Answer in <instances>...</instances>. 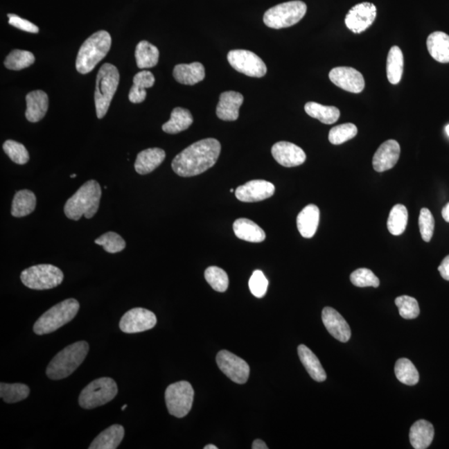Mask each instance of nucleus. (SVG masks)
<instances>
[{
	"label": "nucleus",
	"mask_w": 449,
	"mask_h": 449,
	"mask_svg": "<svg viewBox=\"0 0 449 449\" xmlns=\"http://www.w3.org/2000/svg\"><path fill=\"white\" fill-rule=\"evenodd\" d=\"M173 76L182 85H195L205 78V68L198 62L189 64H178L175 66Z\"/></svg>",
	"instance_id": "24"
},
{
	"label": "nucleus",
	"mask_w": 449,
	"mask_h": 449,
	"mask_svg": "<svg viewBox=\"0 0 449 449\" xmlns=\"http://www.w3.org/2000/svg\"><path fill=\"white\" fill-rule=\"evenodd\" d=\"M351 281L357 287H369L374 288L380 286V282L372 270L367 268H360L355 270L351 274Z\"/></svg>",
	"instance_id": "44"
},
{
	"label": "nucleus",
	"mask_w": 449,
	"mask_h": 449,
	"mask_svg": "<svg viewBox=\"0 0 449 449\" xmlns=\"http://www.w3.org/2000/svg\"><path fill=\"white\" fill-rule=\"evenodd\" d=\"M358 129L355 124L344 123L334 127L328 133V141L334 145H340L351 140L357 135Z\"/></svg>",
	"instance_id": "41"
},
{
	"label": "nucleus",
	"mask_w": 449,
	"mask_h": 449,
	"mask_svg": "<svg viewBox=\"0 0 449 449\" xmlns=\"http://www.w3.org/2000/svg\"><path fill=\"white\" fill-rule=\"evenodd\" d=\"M36 195L29 190L17 191L12 202L11 214L15 218H24L35 210Z\"/></svg>",
	"instance_id": "30"
},
{
	"label": "nucleus",
	"mask_w": 449,
	"mask_h": 449,
	"mask_svg": "<svg viewBox=\"0 0 449 449\" xmlns=\"http://www.w3.org/2000/svg\"><path fill=\"white\" fill-rule=\"evenodd\" d=\"M445 131H446L447 135L449 137V125L445 127Z\"/></svg>",
	"instance_id": "54"
},
{
	"label": "nucleus",
	"mask_w": 449,
	"mask_h": 449,
	"mask_svg": "<svg viewBox=\"0 0 449 449\" xmlns=\"http://www.w3.org/2000/svg\"><path fill=\"white\" fill-rule=\"evenodd\" d=\"M306 4L302 1H290L278 4L265 12L263 21L266 26L281 29L293 26L306 15Z\"/></svg>",
	"instance_id": "9"
},
{
	"label": "nucleus",
	"mask_w": 449,
	"mask_h": 449,
	"mask_svg": "<svg viewBox=\"0 0 449 449\" xmlns=\"http://www.w3.org/2000/svg\"><path fill=\"white\" fill-rule=\"evenodd\" d=\"M427 48L436 61L449 62V36L443 32H434L428 37Z\"/></svg>",
	"instance_id": "28"
},
{
	"label": "nucleus",
	"mask_w": 449,
	"mask_h": 449,
	"mask_svg": "<svg viewBox=\"0 0 449 449\" xmlns=\"http://www.w3.org/2000/svg\"><path fill=\"white\" fill-rule=\"evenodd\" d=\"M400 156V146L397 141L388 140L378 148L373 157V169L378 173L392 169Z\"/></svg>",
	"instance_id": "19"
},
{
	"label": "nucleus",
	"mask_w": 449,
	"mask_h": 449,
	"mask_svg": "<svg viewBox=\"0 0 449 449\" xmlns=\"http://www.w3.org/2000/svg\"><path fill=\"white\" fill-rule=\"evenodd\" d=\"M120 74L118 69L111 64H104L98 71L94 94L96 114L99 119L107 114L112 98L118 89Z\"/></svg>",
	"instance_id": "6"
},
{
	"label": "nucleus",
	"mask_w": 449,
	"mask_h": 449,
	"mask_svg": "<svg viewBox=\"0 0 449 449\" xmlns=\"http://www.w3.org/2000/svg\"><path fill=\"white\" fill-rule=\"evenodd\" d=\"M403 54L400 48L394 46L391 48L387 58V78L392 85H398L401 81L403 73Z\"/></svg>",
	"instance_id": "32"
},
{
	"label": "nucleus",
	"mask_w": 449,
	"mask_h": 449,
	"mask_svg": "<svg viewBox=\"0 0 449 449\" xmlns=\"http://www.w3.org/2000/svg\"><path fill=\"white\" fill-rule=\"evenodd\" d=\"M407 208L402 204H397L390 211V213L387 222L388 230L393 236H400L405 232L407 224Z\"/></svg>",
	"instance_id": "35"
},
{
	"label": "nucleus",
	"mask_w": 449,
	"mask_h": 449,
	"mask_svg": "<svg viewBox=\"0 0 449 449\" xmlns=\"http://www.w3.org/2000/svg\"><path fill=\"white\" fill-rule=\"evenodd\" d=\"M166 152L161 148H148L139 153L135 161L136 172L140 175L151 173L165 160Z\"/></svg>",
	"instance_id": "22"
},
{
	"label": "nucleus",
	"mask_w": 449,
	"mask_h": 449,
	"mask_svg": "<svg viewBox=\"0 0 449 449\" xmlns=\"http://www.w3.org/2000/svg\"><path fill=\"white\" fill-rule=\"evenodd\" d=\"M89 351V344L86 341L69 345L50 361L46 369L47 376L53 380L68 378L82 364Z\"/></svg>",
	"instance_id": "3"
},
{
	"label": "nucleus",
	"mask_w": 449,
	"mask_h": 449,
	"mask_svg": "<svg viewBox=\"0 0 449 449\" xmlns=\"http://www.w3.org/2000/svg\"><path fill=\"white\" fill-rule=\"evenodd\" d=\"M205 278L208 284L218 292H224L228 288L229 278L224 270L218 266H210L206 270Z\"/></svg>",
	"instance_id": "40"
},
{
	"label": "nucleus",
	"mask_w": 449,
	"mask_h": 449,
	"mask_svg": "<svg viewBox=\"0 0 449 449\" xmlns=\"http://www.w3.org/2000/svg\"><path fill=\"white\" fill-rule=\"evenodd\" d=\"M155 83V77L150 71H141L133 78V85L141 87V89H149Z\"/></svg>",
	"instance_id": "48"
},
{
	"label": "nucleus",
	"mask_w": 449,
	"mask_h": 449,
	"mask_svg": "<svg viewBox=\"0 0 449 449\" xmlns=\"http://www.w3.org/2000/svg\"><path fill=\"white\" fill-rule=\"evenodd\" d=\"M305 111L311 118L318 119L324 124H333L339 120L340 112L333 106H324L322 104L309 102L306 104Z\"/></svg>",
	"instance_id": "34"
},
{
	"label": "nucleus",
	"mask_w": 449,
	"mask_h": 449,
	"mask_svg": "<svg viewBox=\"0 0 449 449\" xmlns=\"http://www.w3.org/2000/svg\"><path fill=\"white\" fill-rule=\"evenodd\" d=\"M322 322L328 332L340 342L346 343L351 339V327L343 316L333 308H324L322 311Z\"/></svg>",
	"instance_id": "18"
},
{
	"label": "nucleus",
	"mask_w": 449,
	"mask_h": 449,
	"mask_svg": "<svg viewBox=\"0 0 449 449\" xmlns=\"http://www.w3.org/2000/svg\"><path fill=\"white\" fill-rule=\"evenodd\" d=\"M434 218L428 208H422L420 211L419 224L422 238L425 243H430L434 235Z\"/></svg>",
	"instance_id": "45"
},
{
	"label": "nucleus",
	"mask_w": 449,
	"mask_h": 449,
	"mask_svg": "<svg viewBox=\"0 0 449 449\" xmlns=\"http://www.w3.org/2000/svg\"><path fill=\"white\" fill-rule=\"evenodd\" d=\"M222 146L215 139H206L189 146L175 157L172 168L182 177L197 176L218 161Z\"/></svg>",
	"instance_id": "1"
},
{
	"label": "nucleus",
	"mask_w": 449,
	"mask_h": 449,
	"mask_svg": "<svg viewBox=\"0 0 449 449\" xmlns=\"http://www.w3.org/2000/svg\"><path fill=\"white\" fill-rule=\"evenodd\" d=\"M439 272L444 280L449 281V256L445 257L439 266Z\"/></svg>",
	"instance_id": "50"
},
{
	"label": "nucleus",
	"mask_w": 449,
	"mask_h": 449,
	"mask_svg": "<svg viewBox=\"0 0 449 449\" xmlns=\"http://www.w3.org/2000/svg\"><path fill=\"white\" fill-rule=\"evenodd\" d=\"M3 149L8 157L19 165L26 164L29 161V154L26 148L22 143L14 140L4 141Z\"/></svg>",
	"instance_id": "42"
},
{
	"label": "nucleus",
	"mask_w": 449,
	"mask_h": 449,
	"mask_svg": "<svg viewBox=\"0 0 449 449\" xmlns=\"http://www.w3.org/2000/svg\"><path fill=\"white\" fill-rule=\"evenodd\" d=\"M127 405H123V406L122 407V410L123 411V410H126V409H127Z\"/></svg>",
	"instance_id": "55"
},
{
	"label": "nucleus",
	"mask_w": 449,
	"mask_h": 449,
	"mask_svg": "<svg viewBox=\"0 0 449 449\" xmlns=\"http://www.w3.org/2000/svg\"><path fill=\"white\" fill-rule=\"evenodd\" d=\"M124 435V428L120 424H114L96 437L89 448L116 449L122 443Z\"/></svg>",
	"instance_id": "26"
},
{
	"label": "nucleus",
	"mask_w": 449,
	"mask_h": 449,
	"mask_svg": "<svg viewBox=\"0 0 449 449\" xmlns=\"http://www.w3.org/2000/svg\"><path fill=\"white\" fill-rule=\"evenodd\" d=\"M331 81L341 89L353 94H360L364 90L365 82L359 71L349 67H338L328 74Z\"/></svg>",
	"instance_id": "15"
},
{
	"label": "nucleus",
	"mask_w": 449,
	"mask_h": 449,
	"mask_svg": "<svg viewBox=\"0 0 449 449\" xmlns=\"http://www.w3.org/2000/svg\"><path fill=\"white\" fill-rule=\"evenodd\" d=\"M193 123V115L189 110L186 108L176 107L173 110L168 122L162 125V130L169 134H177L188 129Z\"/></svg>",
	"instance_id": "31"
},
{
	"label": "nucleus",
	"mask_w": 449,
	"mask_h": 449,
	"mask_svg": "<svg viewBox=\"0 0 449 449\" xmlns=\"http://www.w3.org/2000/svg\"><path fill=\"white\" fill-rule=\"evenodd\" d=\"M204 449H218V448L215 446V445L209 444L206 445V447H204Z\"/></svg>",
	"instance_id": "53"
},
{
	"label": "nucleus",
	"mask_w": 449,
	"mask_h": 449,
	"mask_svg": "<svg viewBox=\"0 0 449 449\" xmlns=\"http://www.w3.org/2000/svg\"><path fill=\"white\" fill-rule=\"evenodd\" d=\"M216 364L222 371L236 384L247 382L249 367L247 362L227 351H222L216 355Z\"/></svg>",
	"instance_id": "13"
},
{
	"label": "nucleus",
	"mask_w": 449,
	"mask_h": 449,
	"mask_svg": "<svg viewBox=\"0 0 449 449\" xmlns=\"http://www.w3.org/2000/svg\"><path fill=\"white\" fill-rule=\"evenodd\" d=\"M252 449H267L268 447L266 446L264 441L261 439H256L252 443Z\"/></svg>",
	"instance_id": "51"
},
{
	"label": "nucleus",
	"mask_w": 449,
	"mask_h": 449,
	"mask_svg": "<svg viewBox=\"0 0 449 449\" xmlns=\"http://www.w3.org/2000/svg\"><path fill=\"white\" fill-rule=\"evenodd\" d=\"M395 305L398 307L399 315L406 319L417 318L420 314V309L417 299L414 297L402 295L395 299Z\"/></svg>",
	"instance_id": "43"
},
{
	"label": "nucleus",
	"mask_w": 449,
	"mask_h": 449,
	"mask_svg": "<svg viewBox=\"0 0 449 449\" xmlns=\"http://www.w3.org/2000/svg\"><path fill=\"white\" fill-rule=\"evenodd\" d=\"M27 109L25 112L28 122L37 123L44 118L49 109V97L45 91L35 90L26 96Z\"/></svg>",
	"instance_id": "21"
},
{
	"label": "nucleus",
	"mask_w": 449,
	"mask_h": 449,
	"mask_svg": "<svg viewBox=\"0 0 449 449\" xmlns=\"http://www.w3.org/2000/svg\"><path fill=\"white\" fill-rule=\"evenodd\" d=\"M135 57L137 65L139 69L153 68L159 60V50L148 41H141L137 45Z\"/></svg>",
	"instance_id": "33"
},
{
	"label": "nucleus",
	"mask_w": 449,
	"mask_h": 449,
	"mask_svg": "<svg viewBox=\"0 0 449 449\" xmlns=\"http://www.w3.org/2000/svg\"><path fill=\"white\" fill-rule=\"evenodd\" d=\"M35 61V57L26 50L15 49L8 54L4 60V66L8 69L19 71L28 68Z\"/></svg>",
	"instance_id": "38"
},
{
	"label": "nucleus",
	"mask_w": 449,
	"mask_h": 449,
	"mask_svg": "<svg viewBox=\"0 0 449 449\" xmlns=\"http://www.w3.org/2000/svg\"><path fill=\"white\" fill-rule=\"evenodd\" d=\"M443 218L445 220V222L449 223V202L445 205L442 210Z\"/></svg>",
	"instance_id": "52"
},
{
	"label": "nucleus",
	"mask_w": 449,
	"mask_h": 449,
	"mask_svg": "<svg viewBox=\"0 0 449 449\" xmlns=\"http://www.w3.org/2000/svg\"><path fill=\"white\" fill-rule=\"evenodd\" d=\"M233 230L237 238L260 243L265 239V233L257 224L247 218L237 219L233 224Z\"/></svg>",
	"instance_id": "27"
},
{
	"label": "nucleus",
	"mask_w": 449,
	"mask_h": 449,
	"mask_svg": "<svg viewBox=\"0 0 449 449\" xmlns=\"http://www.w3.org/2000/svg\"><path fill=\"white\" fill-rule=\"evenodd\" d=\"M94 243L101 245L107 253L115 254L123 252L126 247V243L118 233L108 231L99 236Z\"/></svg>",
	"instance_id": "39"
},
{
	"label": "nucleus",
	"mask_w": 449,
	"mask_h": 449,
	"mask_svg": "<svg viewBox=\"0 0 449 449\" xmlns=\"http://www.w3.org/2000/svg\"><path fill=\"white\" fill-rule=\"evenodd\" d=\"M297 228L305 238H312L315 234L319 222V209L314 204H310L299 212L297 216Z\"/></svg>",
	"instance_id": "23"
},
{
	"label": "nucleus",
	"mask_w": 449,
	"mask_h": 449,
	"mask_svg": "<svg viewBox=\"0 0 449 449\" xmlns=\"http://www.w3.org/2000/svg\"><path fill=\"white\" fill-rule=\"evenodd\" d=\"M395 376L399 382L406 385H415L419 381V373L410 360L402 358L398 360L394 367Z\"/></svg>",
	"instance_id": "36"
},
{
	"label": "nucleus",
	"mask_w": 449,
	"mask_h": 449,
	"mask_svg": "<svg viewBox=\"0 0 449 449\" xmlns=\"http://www.w3.org/2000/svg\"><path fill=\"white\" fill-rule=\"evenodd\" d=\"M147 97V91L141 87H137L134 85L131 87L129 91L128 98L132 103H141L144 101Z\"/></svg>",
	"instance_id": "49"
},
{
	"label": "nucleus",
	"mask_w": 449,
	"mask_h": 449,
	"mask_svg": "<svg viewBox=\"0 0 449 449\" xmlns=\"http://www.w3.org/2000/svg\"><path fill=\"white\" fill-rule=\"evenodd\" d=\"M377 10L371 3L356 4L349 11L344 22L349 30L355 33H363L369 28L376 19Z\"/></svg>",
	"instance_id": "14"
},
{
	"label": "nucleus",
	"mask_w": 449,
	"mask_h": 449,
	"mask_svg": "<svg viewBox=\"0 0 449 449\" xmlns=\"http://www.w3.org/2000/svg\"><path fill=\"white\" fill-rule=\"evenodd\" d=\"M274 191L276 188L272 183L264 180H253L237 187L236 197L240 202H256L272 197Z\"/></svg>",
	"instance_id": "16"
},
{
	"label": "nucleus",
	"mask_w": 449,
	"mask_h": 449,
	"mask_svg": "<svg viewBox=\"0 0 449 449\" xmlns=\"http://www.w3.org/2000/svg\"><path fill=\"white\" fill-rule=\"evenodd\" d=\"M243 102V94L234 91H224L220 96L216 115L223 121H236L239 118V109Z\"/></svg>",
	"instance_id": "20"
},
{
	"label": "nucleus",
	"mask_w": 449,
	"mask_h": 449,
	"mask_svg": "<svg viewBox=\"0 0 449 449\" xmlns=\"http://www.w3.org/2000/svg\"><path fill=\"white\" fill-rule=\"evenodd\" d=\"M80 308L77 299L70 298L50 308L40 316L33 326L36 335L50 334L58 330L66 324L72 322Z\"/></svg>",
	"instance_id": "5"
},
{
	"label": "nucleus",
	"mask_w": 449,
	"mask_h": 449,
	"mask_svg": "<svg viewBox=\"0 0 449 449\" xmlns=\"http://www.w3.org/2000/svg\"><path fill=\"white\" fill-rule=\"evenodd\" d=\"M75 177H77L76 174L71 175V178H74Z\"/></svg>",
	"instance_id": "56"
},
{
	"label": "nucleus",
	"mask_w": 449,
	"mask_h": 449,
	"mask_svg": "<svg viewBox=\"0 0 449 449\" xmlns=\"http://www.w3.org/2000/svg\"><path fill=\"white\" fill-rule=\"evenodd\" d=\"M298 355L301 363L305 366L308 373L317 382H323L326 380V373L324 371L322 364L317 357L305 344H301L298 347Z\"/></svg>",
	"instance_id": "29"
},
{
	"label": "nucleus",
	"mask_w": 449,
	"mask_h": 449,
	"mask_svg": "<svg viewBox=\"0 0 449 449\" xmlns=\"http://www.w3.org/2000/svg\"><path fill=\"white\" fill-rule=\"evenodd\" d=\"M434 437L432 424L426 420H419L410 428V440L415 449H426L430 446Z\"/></svg>",
	"instance_id": "25"
},
{
	"label": "nucleus",
	"mask_w": 449,
	"mask_h": 449,
	"mask_svg": "<svg viewBox=\"0 0 449 449\" xmlns=\"http://www.w3.org/2000/svg\"><path fill=\"white\" fill-rule=\"evenodd\" d=\"M118 392V385L112 378H99L82 390L78 403L82 409L93 410L111 402Z\"/></svg>",
	"instance_id": "7"
},
{
	"label": "nucleus",
	"mask_w": 449,
	"mask_h": 449,
	"mask_svg": "<svg viewBox=\"0 0 449 449\" xmlns=\"http://www.w3.org/2000/svg\"><path fill=\"white\" fill-rule=\"evenodd\" d=\"M272 156L279 164L285 168L301 166L306 160L302 148L288 141H279L272 149Z\"/></svg>",
	"instance_id": "17"
},
{
	"label": "nucleus",
	"mask_w": 449,
	"mask_h": 449,
	"mask_svg": "<svg viewBox=\"0 0 449 449\" xmlns=\"http://www.w3.org/2000/svg\"><path fill=\"white\" fill-rule=\"evenodd\" d=\"M102 189L95 180L87 181L67 201L64 213L70 220H80L82 215L87 219L93 218L99 208Z\"/></svg>",
	"instance_id": "2"
},
{
	"label": "nucleus",
	"mask_w": 449,
	"mask_h": 449,
	"mask_svg": "<svg viewBox=\"0 0 449 449\" xmlns=\"http://www.w3.org/2000/svg\"><path fill=\"white\" fill-rule=\"evenodd\" d=\"M157 322L153 312L144 308H134L123 315L119 322V328L126 334H135L151 330Z\"/></svg>",
	"instance_id": "12"
},
{
	"label": "nucleus",
	"mask_w": 449,
	"mask_h": 449,
	"mask_svg": "<svg viewBox=\"0 0 449 449\" xmlns=\"http://www.w3.org/2000/svg\"><path fill=\"white\" fill-rule=\"evenodd\" d=\"M112 37L105 30L96 32L85 41L79 49L76 60L78 73L87 74L93 71L106 57L111 49Z\"/></svg>",
	"instance_id": "4"
},
{
	"label": "nucleus",
	"mask_w": 449,
	"mask_h": 449,
	"mask_svg": "<svg viewBox=\"0 0 449 449\" xmlns=\"http://www.w3.org/2000/svg\"><path fill=\"white\" fill-rule=\"evenodd\" d=\"M194 390L187 381L170 385L166 389L165 400L169 414L178 419L184 418L193 407Z\"/></svg>",
	"instance_id": "10"
},
{
	"label": "nucleus",
	"mask_w": 449,
	"mask_h": 449,
	"mask_svg": "<svg viewBox=\"0 0 449 449\" xmlns=\"http://www.w3.org/2000/svg\"><path fill=\"white\" fill-rule=\"evenodd\" d=\"M30 389L26 385L19 384H0V397L8 403H14L24 400L28 397Z\"/></svg>",
	"instance_id": "37"
},
{
	"label": "nucleus",
	"mask_w": 449,
	"mask_h": 449,
	"mask_svg": "<svg viewBox=\"0 0 449 449\" xmlns=\"http://www.w3.org/2000/svg\"><path fill=\"white\" fill-rule=\"evenodd\" d=\"M269 282L261 270H255L249 278V288L251 292L257 298L265 297L267 291Z\"/></svg>",
	"instance_id": "46"
},
{
	"label": "nucleus",
	"mask_w": 449,
	"mask_h": 449,
	"mask_svg": "<svg viewBox=\"0 0 449 449\" xmlns=\"http://www.w3.org/2000/svg\"><path fill=\"white\" fill-rule=\"evenodd\" d=\"M8 24L12 25V26L20 29V30L32 33H37L39 31V28H37L35 24L29 22V21L26 19L20 18L18 15L10 14L8 15Z\"/></svg>",
	"instance_id": "47"
},
{
	"label": "nucleus",
	"mask_w": 449,
	"mask_h": 449,
	"mask_svg": "<svg viewBox=\"0 0 449 449\" xmlns=\"http://www.w3.org/2000/svg\"><path fill=\"white\" fill-rule=\"evenodd\" d=\"M227 60L233 69L248 77L262 78L267 72L263 60L248 50H231L227 54Z\"/></svg>",
	"instance_id": "11"
},
{
	"label": "nucleus",
	"mask_w": 449,
	"mask_h": 449,
	"mask_svg": "<svg viewBox=\"0 0 449 449\" xmlns=\"http://www.w3.org/2000/svg\"><path fill=\"white\" fill-rule=\"evenodd\" d=\"M64 273L55 265L41 264L33 265L21 273L23 284L29 289L44 290L55 288L64 281Z\"/></svg>",
	"instance_id": "8"
}]
</instances>
